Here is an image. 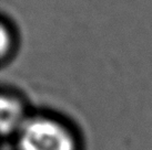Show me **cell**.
Masks as SVG:
<instances>
[{
  "instance_id": "6da1fadb",
  "label": "cell",
  "mask_w": 152,
  "mask_h": 150,
  "mask_svg": "<svg viewBox=\"0 0 152 150\" xmlns=\"http://www.w3.org/2000/svg\"><path fill=\"white\" fill-rule=\"evenodd\" d=\"M15 136L17 150H79L75 133L48 115L28 116Z\"/></svg>"
},
{
  "instance_id": "3957f363",
  "label": "cell",
  "mask_w": 152,
  "mask_h": 150,
  "mask_svg": "<svg viewBox=\"0 0 152 150\" xmlns=\"http://www.w3.org/2000/svg\"><path fill=\"white\" fill-rule=\"evenodd\" d=\"M1 56L2 58H6V55L10 53L11 48H12V38H11V33L8 31L7 27L2 25L1 28Z\"/></svg>"
},
{
  "instance_id": "7a4b0ae2",
  "label": "cell",
  "mask_w": 152,
  "mask_h": 150,
  "mask_svg": "<svg viewBox=\"0 0 152 150\" xmlns=\"http://www.w3.org/2000/svg\"><path fill=\"white\" fill-rule=\"evenodd\" d=\"M28 116L17 96L2 94L1 96V131L4 135H16Z\"/></svg>"
}]
</instances>
